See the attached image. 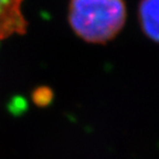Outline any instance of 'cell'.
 Returning <instances> with one entry per match:
<instances>
[{"mask_svg":"<svg viewBox=\"0 0 159 159\" xmlns=\"http://www.w3.org/2000/svg\"><path fill=\"white\" fill-rule=\"evenodd\" d=\"M126 7L123 0H71L69 21L81 39L105 43L124 27Z\"/></svg>","mask_w":159,"mask_h":159,"instance_id":"cell-1","label":"cell"},{"mask_svg":"<svg viewBox=\"0 0 159 159\" xmlns=\"http://www.w3.org/2000/svg\"><path fill=\"white\" fill-rule=\"evenodd\" d=\"M23 0H0V40L27 31L22 13Z\"/></svg>","mask_w":159,"mask_h":159,"instance_id":"cell-2","label":"cell"},{"mask_svg":"<svg viewBox=\"0 0 159 159\" xmlns=\"http://www.w3.org/2000/svg\"><path fill=\"white\" fill-rule=\"evenodd\" d=\"M138 17L145 34L159 43V0H142L138 7Z\"/></svg>","mask_w":159,"mask_h":159,"instance_id":"cell-3","label":"cell"},{"mask_svg":"<svg viewBox=\"0 0 159 159\" xmlns=\"http://www.w3.org/2000/svg\"><path fill=\"white\" fill-rule=\"evenodd\" d=\"M53 99V92L52 89L47 86L37 87L32 92V101L37 106L44 107L51 104Z\"/></svg>","mask_w":159,"mask_h":159,"instance_id":"cell-4","label":"cell"}]
</instances>
